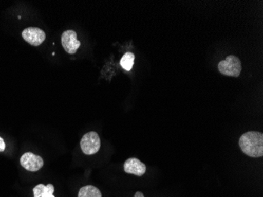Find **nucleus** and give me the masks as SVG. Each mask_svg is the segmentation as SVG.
<instances>
[{"mask_svg": "<svg viewBox=\"0 0 263 197\" xmlns=\"http://www.w3.org/2000/svg\"><path fill=\"white\" fill-rule=\"evenodd\" d=\"M146 168L145 164L139 160L137 158H130L127 159L124 164V170L127 174H134V175L143 176L145 174Z\"/></svg>", "mask_w": 263, "mask_h": 197, "instance_id": "0eeeda50", "label": "nucleus"}, {"mask_svg": "<svg viewBox=\"0 0 263 197\" xmlns=\"http://www.w3.org/2000/svg\"><path fill=\"white\" fill-rule=\"evenodd\" d=\"M100 136L96 132L91 131L83 136L81 140V150L85 155H93L97 153L100 150Z\"/></svg>", "mask_w": 263, "mask_h": 197, "instance_id": "7ed1b4c3", "label": "nucleus"}, {"mask_svg": "<svg viewBox=\"0 0 263 197\" xmlns=\"http://www.w3.org/2000/svg\"><path fill=\"white\" fill-rule=\"evenodd\" d=\"M134 59L135 56L134 53L127 52L122 56L120 61V65L124 69L127 71H130L134 66Z\"/></svg>", "mask_w": 263, "mask_h": 197, "instance_id": "9d476101", "label": "nucleus"}, {"mask_svg": "<svg viewBox=\"0 0 263 197\" xmlns=\"http://www.w3.org/2000/svg\"><path fill=\"white\" fill-rule=\"evenodd\" d=\"M239 145L242 152L248 156L259 158L263 155V134L260 132L245 133L240 137Z\"/></svg>", "mask_w": 263, "mask_h": 197, "instance_id": "f257e3e1", "label": "nucleus"}, {"mask_svg": "<svg viewBox=\"0 0 263 197\" xmlns=\"http://www.w3.org/2000/svg\"><path fill=\"white\" fill-rule=\"evenodd\" d=\"M134 197H144V195H143V194L141 192H137Z\"/></svg>", "mask_w": 263, "mask_h": 197, "instance_id": "f8f14e48", "label": "nucleus"}, {"mask_svg": "<svg viewBox=\"0 0 263 197\" xmlns=\"http://www.w3.org/2000/svg\"><path fill=\"white\" fill-rule=\"evenodd\" d=\"M22 38L32 46H40L46 39V34L42 29L36 27H29L22 32Z\"/></svg>", "mask_w": 263, "mask_h": 197, "instance_id": "39448f33", "label": "nucleus"}, {"mask_svg": "<svg viewBox=\"0 0 263 197\" xmlns=\"http://www.w3.org/2000/svg\"><path fill=\"white\" fill-rule=\"evenodd\" d=\"M32 192L34 197H55L54 195V187L51 184H48L47 186L40 184L34 187Z\"/></svg>", "mask_w": 263, "mask_h": 197, "instance_id": "6e6552de", "label": "nucleus"}, {"mask_svg": "<svg viewBox=\"0 0 263 197\" xmlns=\"http://www.w3.org/2000/svg\"><path fill=\"white\" fill-rule=\"evenodd\" d=\"M218 70L226 76L238 78L242 70L241 62L235 56H229L218 64Z\"/></svg>", "mask_w": 263, "mask_h": 197, "instance_id": "f03ea898", "label": "nucleus"}, {"mask_svg": "<svg viewBox=\"0 0 263 197\" xmlns=\"http://www.w3.org/2000/svg\"><path fill=\"white\" fill-rule=\"evenodd\" d=\"M20 163L24 168L31 172L38 171L44 166L43 158L32 152H26L23 154L21 157Z\"/></svg>", "mask_w": 263, "mask_h": 197, "instance_id": "20e7f679", "label": "nucleus"}, {"mask_svg": "<svg viewBox=\"0 0 263 197\" xmlns=\"http://www.w3.org/2000/svg\"><path fill=\"white\" fill-rule=\"evenodd\" d=\"M6 144L4 141V139L0 137V152H3L5 151Z\"/></svg>", "mask_w": 263, "mask_h": 197, "instance_id": "9b49d317", "label": "nucleus"}, {"mask_svg": "<svg viewBox=\"0 0 263 197\" xmlns=\"http://www.w3.org/2000/svg\"><path fill=\"white\" fill-rule=\"evenodd\" d=\"M62 44L66 52L74 54L81 46V42L77 39L76 32L66 30L62 35Z\"/></svg>", "mask_w": 263, "mask_h": 197, "instance_id": "423d86ee", "label": "nucleus"}, {"mask_svg": "<svg viewBox=\"0 0 263 197\" xmlns=\"http://www.w3.org/2000/svg\"><path fill=\"white\" fill-rule=\"evenodd\" d=\"M78 197H102V193L98 188L86 186L80 189Z\"/></svg>", "mask_w": 263, "mask_h": 197, "instance_id": "1a4fd4ad", "label": "nucleus"}]
</instances>
